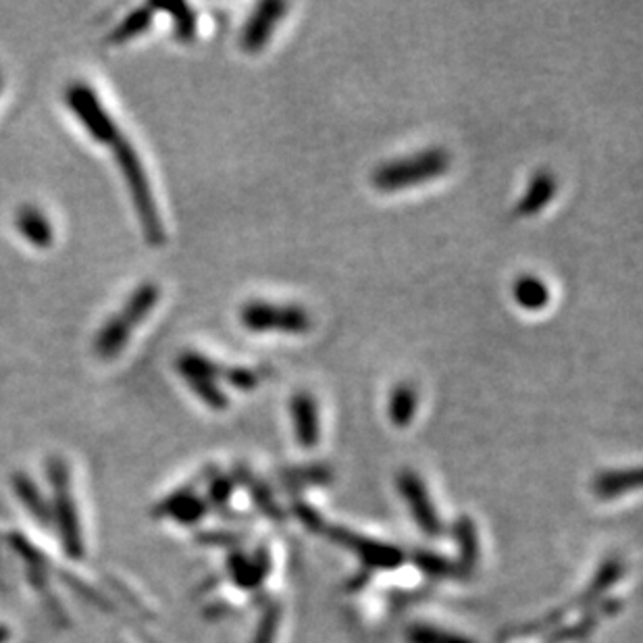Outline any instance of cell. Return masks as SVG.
<instances>
[{
  "label": "cell",
  "instance_id": "1",
  "mask_svg": "<svg viewBox=\"0 0 643 643\" xmlns=\"http://www.w3.org/2000/svg\"><path fill=\"white\" fill-rule=\"evenodd\" d=\"M113 155L117 160V167L122 172L125 186L132 196L134 209L138 215L139 227L144 231V238L151 246L165 243V226L163 217L155 200V194L151 188L148 174L139 160L138 153L129 139L120 138L113 144Z\"/></svg>",
  "mask_w": 643,
  "mask_h": 643
},
{
  "label": "cell",
  "instance_id": "2",
  "mask_svg": "<svg viewBox=\"0 0 643 643\" xmlns=\"http://www.w3.org/2000/svg\"><path fill=\"white\" fill-rule=\"evenodd\" d=\"M453 157L446 148H427L411 157L387 160L371 174L373 188L380 191H402L415 188L418 184L432 182L435 177L448 174Z\"/></svg>",
  "mask_w": 643,
  "mask_h": 643
},
{
  "label": "cell",
  "instance_id": "3",
  "mask_svg": "<svg viewBox=\"0 0 643 643\" xmlns=\"http://www.w3.org/2000/svg\"><path fill=\"white\" fill-rule=\"evenodd\" d=\"M46 473H49V481L53 487L51 512H53V522H56V529H59V538L63 541L65 554L80 560V558H84V538H82L77 506H75L73 494H71L70 467L63 458L53 456V458H49Z\"/></svg>",
  "mask_w": 643,
  "mask_h": 643
},
{
  "label": "cell",
  "instance_id": "4",
  "mask_svg": "<svg viewBox=\"0 0 643 643\" xmlns=\"http://www.w3.org/2000/svg\"><path fill=\"white\" fill-rule=\"evenodd\" d=\"M323 536L359 558V562L363 564V571H366V573L396 571V569H401L404 560H406L404 550L398 548V546L385 543V541H380V539L365 538L361 533L350 531L346 527L328 525L323 529Z\"/></svg>",
  "mask_w": 643,
  "mask_h": 643
},
{
  "label": "cell",
  "instance_id": "5",
  "mask_svg": "<svg viewBox=\"0 0 643 643\" xmlns=\"http://www.w3.org/2000/svg\"><path fill=\"white\" fill-rule=\"evenodd\" d=\"M65 103L75 115V120L84 125L90 138L108 146L123 138L117 123L106 113L98 94L84 82H73L65 90Z\"/></svg>",
  "mask_w": 643,
  "mask_h": 643
},
{
  "label": "cell",
  "instance_id": "6",
  "mask_svg": "<svg viewBox=\"0 0 643 643\" xmlns=\"http://www.w3.org/2000/svg\"><path fill=\"white\" fill-rule=\"evenodd\" d=\"M240 323L248 331H283V333H307L313 328V319L302 307L295 304H271L252 300L240 309Z\"/></svg>",
  "mask_w": 643,
  "mask_h": 643
},
{
  "label": "cell",
  "instance_id": "7",
  "mask_svg": "<svg viewBox=\"0 0 643 643\" xmlns=\"http://www.w3.org/2000/svg\"><path fill=\"white\" fill-rule=\"evenodd\" d=\"M396 487L423 536L429 539L439 538L444 533V525L429 496V489L417 470L402 469L396 477Z\"/></svg>",
  "mask_w": 643,
  "mask_h": 643
},
{
  "label": "cell",
  "instance_id": "8",
  "mask_svg": "<svg viewBox=\"0 0 643 643\" xmlns=\"http://www.w3.org/2000/svg\"><path fill=\"white\" fill-rule=\"evenodd\" d=\"M290 4L283 0H262L252 15L246 21L242 34H240V49L243 53L259 54L267 49V44L271 42L273 32L281 23V19L286 18Z\"/></svg>",
  "mask_w": 643,
  "mask_h": 643
},
{
  "label": "cell",
  "instance_id": "9",
  "mask_svg": "<svg viewBox=\"0 0 643 643\" xmlns=\"http://www.w3.org/2000/svg\"><path fill=\"white\" fill-rule=\"evenodd\" d=\"M227 573L240 590H261L271 573V554L267 546H261L255 557L243 554L242 550H234L227 558Z\"/></svg>",
  "mask_w": 643,
  "mask_h": 643
},
{
  "label": "cell",
  "instance_id": "10",
  "mask_svg": "<svg viewBox=\"0 0 643 643\" xmlns=\"http://www.w3.org/2000/svg\"><path fill=\"white\" fill-rule=\"evenodd\" d=\"M290 415L294 425L295 442L304 450H313L321 439V418H319V404L313 394L298 392L290 401Z\"/></svg>",
  "mask_w": 643,
  "mask_h": 643
},
{
  "label": "cell",
  "instance_id": "11",
  "mask_svg": "<svg viewBox=\"0 0 643 643\" xmlns=\"http://www.w3.org/2000/svg\"><path fill=\"white\" fill-rule=\"evenodd\" d=\"M209 510L205 498L194 494V487H182L158 502L155 515L174 519L179 525H194L200 521Z\"/></svg>",
  "mask_w": 643,
  "mask_h": 643
},
{
  "label": "cell",
  "instance_id": "12",
  "mask_svg": "<svg viewBox=\"0 0 643 643\" xmlns=\"http://www.w3.org/2000/svg\"><path fill=\"white\" fill-rule=\"evenodd\" d=\"M453 538L456 541V548H458V558L454 562L456 574L467 579L475 573L477 564H479V557H481L479 533H477V527L470 517L463 515L456 519L453 525Z\"/></svg>",
  "mask_w": 643,
  "mask_h": 643
},
{
  "label": "cell",
  "instance_id": "13",
  "mask_svg": "<svg viewBox=\"0 0 643 643\" xmlns=\"http://www.w3.org/2000/svg\"><path fill=\"white\" fill-rule=\"evenodd\" d=\"M279 487L298 494L309 487L330 486L333 481V469L325 463H309V465H294V467H283L276 473Z\"/></svg>",
  "mask_w": 643,
  "mask_h": 643
},
{
  "label": "cell",
  "instance_id": "14",
  "mask_svg": "<svg viewBox=\"0 0 643 643\" xmlns=\"http://www.w3.org/2000/svg\"><path fill=\"white\" fill-rule=\"evenodd\" d=\"M231 477H234L236 486L240 484L250 494L252 502L267 519H271L273 522H283V510L279 508L278 500L273 496V489L269 487V484H265L261 477H257L252 470L243 467V465H238L234 469Z\"/></svg>",
  "mask_w": 643,
  "mask_h": 643
},
{
  "label": "cell",
  "instance_id": "15",
  "mask_svg": "<svg viewBox=\"0 0 643 643\" xmlns=\"http://www.w3.org/2000/svg\"><path fill=\"white\" fill-rule=\"evenodd\" d=\"M625 573V567L619 558H609L600 564L598 573L591 579L590 585L583 590V593L577 600V606L579 610H591L595 609L600 602H604L606 593H609L616 583L619 579Z\"/></svg>",
  "mask_w": 643,
  "mask_h": 643
},
{
  "label": "cell",
  "instance_id": "16",
  "mask_svg": "<svg viewBox=\"0 0 643 643\" xmlns=\"http://www.w3.org/2000/svg\"><path fill=\"white\" fill-rule=\"evenodd\" d=\"M557 188L558 182L554 174L548 172V169H541V172L531 177L527 190L522 191L521 200L517 205V212L521 217L538 215L552 203Z\"/></svg>",
  "mask_w": 643,
  "mask_h": 643
},
{
  "label": "cell",
  "instance_id": "17",
  "mask_svg": "<svg viewBox=\"0 0 643 643\" xmlns=\"http://www.w3.org/2000/svg\"><path fill=\"white\" fill-rule=\"evenodd\" d=\"M642 486V470L637 467L631 469L604 470L593 479V494L600 500H614L625 494H631Z\"/></svg>",
  "mask_w": 643,
  "mask_h": 643
},
{
  "label": "cell",
  "instance_id": "18",
  "mask_svg": "<svg viewBox=\"0 0 643 643\" xmlns=\"http://www.w3.org/2000/svg\"><path fill=\"white\" fill-rule=\"evenodd\" d=\"M621 609V602L619 600H604L600 602L591 614L583 616L581 621H577L573 625L569 626H557L548 633V637L543 640V643H569L579 642L583 637H588L590 633H593V629L600 623L602 616H609V614H614L616 610Z\"/></svg>",
  "mask_w": 643,
  "mask_h": 643
},
{
  "label": "cell",
  "instance_id": "19",
  "mask_svg": "<svg viewBox=\"0 0 643 643\" xmlns=\"http://www.w3.org/2000/svg\"><path fill=\"white\" fill-rule=\"evenodd\" d=\"M15 227L23 240L35 246V248H49L54 240L53 224L49 217L35 207H21L15 215Z\"/></svg>",
  "mask_w": 643,
  "mask_h": 643
},
{
  "label": "cell",
  "instance_id": "20",
  "mask_svg": "<svg viewBox=\"0 0 643 643\" xmlns=\"http://www.w3.org/2000/svg\"><path fill=\"white\" fill-rule=\"evenodd\" d=\"M158 298H160V290H158L157 283L144 281L129 294L127 302L123 304L122 311L117 314L132 330H136L139 323H144V319L155 311Z\"/></svg>",
  "mask_w": 643,
  "mask_h": 643
},
{
  "label": "cell",
  "instance_id": "21",
  "mask_svg": "<svg viewBox=\"0 0 643 643\" xmlns=\"http://www.w3.org/2000/svg\"><path fill=\"white\" fill-rule=\"evenodd\" d=\"M418 408V392L413 383L402 382L392 390L390 401H387V417L390 423L398 429L408 427Z\"/></svg>",
  "mask_w": 643,
  "mask_h": 643
},
{
  "label": "cell",
  "instance_id": "22",
  "mask_svg": "<svg viewBox=\"0 0 643 643\" xmlns=\"http://www.w3.org/2000/svg\"><path fill=\"white\" fill-rule=\"evenodd\" d=\"M13 489L18 494L19 502L32 515L34 521L40 522L42 527H51L53 525L51 505L44 500L42 491L38 489L32 477H28L23 473H18L13 477Z\"/></svg>",
  "mask_w": 643,
  "mask_h": 643
},
{
  "label": "cell",
  "instance_id": "23",
  "mask_svg": "<svg viewBox=\"0 0 643 643\" xmlns=\"http://www.w3.org/2000/svg\"><path fill=\"white\" fill-rule=\"evenodd\" d=\"M153 19H155V4L138 7L111 32L106 42L108 44H127L134 38L144 34L153 25Z\"/></svg>",
  "mask_w": 643,
  "mask_h": 643
},
{
  "label": "cell",
  "instance_id": "24",
  "mask_svg": "<svg viewBox=\"0 0 643 643\" xmlns=\"http://www.w3.org/2000/svg\"><path fill=\"white\" fill-rule=\"evenodd\" d=\"M175 369L184 380H194V377H205V380H215L219 382L224 377L226 365L212 361L205 354L198 352H182L175 361Z\"/></svg>",
  "mask_w": 643,
  "mask_h": 643
},
{
  "label": "cell",
  "instance_id": "25",
  "mask_svg": "<svg viewBox=\"0 0 643 643\" xmlns=\"http://www.w3.org/2000/svg\"><path fill=\"white\" fill-rule=\"evenodd\" d=\"M512 294H515L517 304L525 311H531V313L546 309L548 302H550L548 286L536 276L517 278L515 286H512Z\"/></svg>",
  "mask_w": 643,
  "mask_h": 643
},
{
  "label": "cell",
  "instance_id": "26",
  "mask_svg": "<svg viewBox=\"0 0 643 643\" xmlns=\"http://www.w3.org/2000/svg\"><path fill=\"white\" fill-rule=\"evenodd\" d=\"M165 13L172 15V28H174V38L182 44H191L198 35V13L186 2H177L172 7L163 9Z\"/></svg>",
  "mask_w": 643,
  "mask_h": 643
},
{
  "label": "cell",
  "instance_id": "27",
  "mask_svg": "<svg viewBox=\"0 0 643 643\" xmlns=\"http://www.w3.org/2000/svg\"><path fill=\"white\" fill-rule=\"evenodd\" d=\"M411 560H413V564H415L418 571L425 574L427 579L439 581V579L458 577L453 560H448V558L442 557V554H435L432 550L417 548V550L411 554Z\"/></svg>",
  "mask_w": 643,
  "mask_h": 643
},
{
  "label": "cell",
  "instance_id": "28",
  "mask_svg": "<svg viewBox=\"0 0 643 643\" xmlns=\"http://www.w3.org/2000/svg\"><path fill=\"white\" fill-rule=\"evenodd\" d=\"M406 643H475L469 637L434 625H413L404 633Z\"/></svg>",
  "mask_w": 643,
  "mask_h": 643
},
{
  "label": "cell",
  "instance_id": "29",
  "mask_svg": "<svg viewBox=\"0 0 643 643\" xmlns=\"http://www.w3.org/2000/svg\"><path fill=\"white\" fill-rule=\"evenodd\" d=\"M191 392L200 398L205 406H209L210 411H226L229 406V398L226 392L219 387V383L215 380H205V377H194V380H186Z\"/></svg>",
  "mask_w": 643,
  "mask_h": 643
},
{
  "label": "cell",
  "instance_id": "30",
  "mask_svg": "<svg viewBox=\"0 0 643 643\" xmlns=\"http://www.w3.org/2000/svg\"><path fill=\"white\" fill-rule=\"evenodd\" d=\"M236 491V481L231 475H224V473H210L209 486H207V505L209 508H217V510H226L231 498Z\"/></svg>",
  "mask_w": 643,
  "mask_h": 643
},
{
  "label": "cell",
  "instance_id": "31",
  "mask_svg": "<svg viewBox=\"0 0 643 643\" xmlns=\"http://www.w3.org/2000/svg\"><path fill=\"white\" fill-rule=\"evenodd\" d=\"M279 623H281V606L276 600L267 602L261 610L259 625L255 629L252 643H276L278 640Z\"/></svg>",
  "mask_w": 643,
  "mask_h": 643
},
{
  "label": "cell",
  "instance_id": "32",
  "mask_svg": "<svg viewBox=\"0 0 643 643\" xmlns=\"http://www.w3.org/2000/svg\"><path fill=\"white\" fill-rule=\"evenodd\" d=\"M224 382L231 385L238 392H252L261 385V377L255 369L250 366L231 365L224 369Z\"/></svg>",
  "mask_w": 643,
  "mask_h": 643
},
{
  "label": "cell",
  "instance_id": "33",
  "mask_svg": "<svg viewBox=\"0 0 643 643\" xmlns=\"http://www.w3.org/2000/svg\"><path fill=\"white\" fill-rule=\"evenodd\" d=\"M292 510H294V517L298 521L302 522L309 531H314V533H323V529L328 527L323 517L314 510L313 506L307 505L304 500H294L292 505Z\"/></svg>",
  "mask_w": 643,
  "mask_h": 643
},
{
  "label": "cell",
  "instance_id": "34",
  "mask_svg": "<svg viewBox=\"0 0 643 643\" xmlns=\"http://www.w3.org/2000/svg\"><path fill=\"white\" fill-rule=\"evenodd\" d=\"M9 642V631L4 626H0V643Z\"/></svg>",
  "mask_w": 643,
  "mask_h": 643
},
{
  "label": "cell",
  "instance_id": "35",
  "mask_svg": "<svg viewBox=\"0 0 643 643\" xmlns=\"http://www.w3.org/2000/svg\"><path fill=\"white\" fill-rule=\"evenodd\" d=\"M0 86H2V77H0Z\"/></svg>",
  "mask_w": 643,
  "mask_h": 643
}]
</instances>
